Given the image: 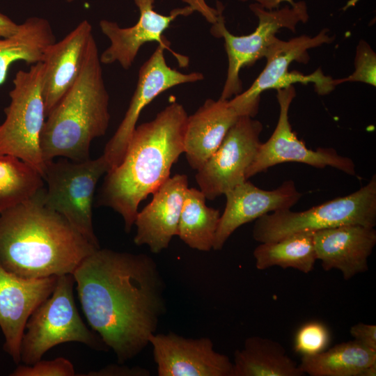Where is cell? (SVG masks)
Masks as SVG:
<instances>
[{
  "instance_id": "1",
  "label": "cell",
  "mask_w": 376,
  "mask_h": 376,
  "mask_svg": "<svg viewBox=\"0 0 376 376\" xmlns=\"http://www.w3.org/2000/svg\"><path fill=\"white\" fill-rule=\"evenodd\" d=\"M89 325L123 363L149 344L166 313L165 283L144 253L97 249L73 272Z\"/></svg>"
},
{
  "instance_id": "2",
  "label": "cell",
  "mask_w": 376,
  "mask_h": 376,
  "mask_svg": "<svg viewBox=\"0 0 376 376\" xmlns=\"http://www.w3.org/2000/svg\"><path fill=\"white\" fill-rule=\"evenodd\" d=\"M44 189L0 214V265L23 278L73 274L99 249L44 205Z\"/></svg>"
},
{
  "instance_id": "3",
  "label": "cell",
  "mask_w": 376,
  "mask_h": 376,
  "mask_svg": "<svg viewBox=\"0 0 376 376\" xmlns=\"http://www.w3.org/2000/svg\"><path fill=\"white\" fill-rule=\"evenodd\" d=\"M187 118L185 107L173 102L152 120L136 125L122 161L105 174L98 204L121 215L127 233L140 203L171 177L184 153Z\"/></svg>"
},
{
  "instance_id": "4",
  "label": "cell",
  "mask_w": 376,
  "mask_h": 376,
  "mask_svg": "<svg viewBox=\"0 0 376 376\" xmlns=\"http://www.w3.org/2000/svg\"><path fill=\"white\" fill-rule=\"evenodd\" d=\"M101 64L92 35L78 78L45 118L40 140L45 163L61 157L88 160L91 142L106 134L109 95Z\"/></svg>"
},
{
  "instance_id": "5",
  "label": "cell",
  "mask_w": 376,
  "mask_h": 376,
  "mask_svg": "<svg viewBox=\"0 0 376 376\" xmlns=\"http://www.w3.org/2000/svg\"><path fill=\"white\" fill-rule=\"evenodd\" d=\"M347 224L376 225V175L357 191L301 212L290 209L265 214L256 220L253 239L277 241L292 234L314 233Z\"/></svg>"
},
{
  "instance_id": "6",
  "label": "cell",
  "mask_w": 376,
  "mask_h": 376,
  "mask_svg": "<svg viewBox=\"0 0 376 376\" xmlns=\"http://www.w3.org/2000/svg\"><path fill=\"white\" fill-rule=\"evenodd\" d=\"M75 284L72 274L58 276L51 295L30 315L21 343L24 364H34L51 348L63 343H81L96 350L108 349L81 320L74 299Z\"/></svg>"
},
{
  "instance_id": "7",
  "label": "cell",
  "mask_w": 376,
  "mask_h": 376,
  "mask_svg": "<svg viewBox=\"0 0 376 376\" xmlns=\"http://www.w3.org/2000/svg\"><path fill=\"white\" fill-rule=\"evenodd\" d=\"M249 8L258 17V24L249 35L238 36L228 31L222 15L223 6L219 2L217 9L206 17L212 24L210 33L214 37L224 38L228 56L226 79L220 97L222 100H230L242 92L240 70L265 56L276 38V33L281 29L295 32L299 22L305 23L308 19L304 1L295 2L293 5L272 10L266 9L258 3H251Z\"/></svg>"
},
{
  "instance_id": "8",
  "label": "cell",
  "mask_w": 376,
  "mask_h": 376,
  "mask_svg": "<svg viewBox=\"0 0 376 376\" xmlns=\"http://www.w3.org/2000/svg\"><path fill=\"white\" fill-rule=\"evenodd\" d=\"M43 71V63L39 62L16 73L9 93L10 102L4 109L6 118L0 124V154L19 159L42 177L45 164L40 143L45 120Z\"/></svg>"
},
{
  "instance_id": "9",
  "label": "cell",
  "mask_w": 376,
  "mask_h": 376,
  "mask_svg": "<svg viewBox=\"0 0 376 376\" xmlns=\"http://www.w3.org/2000/svg\"><path fill=\"white\" fill-rule=\"evenodd\" d=\"M109 171L102 155L95 159L75 162L66 158L45 162L44 205L62 215L79 233L100 247L93 225V201L100 178Z\"/></svg>"
},
{
  "instance_id": "10",
  "label": "cell",
  "mask_w": 376,
  "mask_h": 376,
  "mask_svg": "<svg viewBox=\"0 0 376 376\" xmlns=\"http://www.w3.org/2000/svg\"><path fill=\"white\" fill-rule=\"evenodd\" d=\"M327 32V29H322L315 36L304 35L287 41L276 37L264 56L267 63L263 70L247 90L228 100L230 105L240 116L253 118L258 111L260 95L267 90L278 91L297 83H313L318 94L330 93L335 87L333 79L325 76L320 69L308 75L288 71L292 62L306 63L308 61V49L331 42L334 37L329 36Z\"/></svg>"
},
{
  "instance_id": "11",
  "label": "cell",
  "mask_w": 376,
  "mask_h": 376,
  "mask_svg": "<svg viewBox=\"0 0 376 376\" xmlns=\"http://www.w3.org/2000/svg\"><path fill=\"white\" fill-rule=\"evenodd\" d=\"M263 128L253 117L240 116L217 150L196 171V182L207 199L214 200L247 180L246 172L261 143Z\"/></svg>"
},
{
  "instance_id": "12",
  "label": "cell",
  "mask_w": 376,
  "mask_h": 376,
  "mask_svg": "<svg viewBox=\"0 0 376 376\" xmlns=\"http://www.w3.org/2000/svg\"><path fill=\"white\" fill-rule=\"evenodd\" d=\"M296 95L293 86L277 91L279 116L275 130L269 139L261 143L256 157L246 172V179L266 171L269 168L283 162H299L316 168L331 166L348 175L356 174L352 159L339 155L334 148H308L292 132L288 113Z\"/></svg>"
},
{
  "instance_id": "13",
  "label": "cell",
  "mask_w": 376,
  "mask_h": 376,
  "mask_svg": "<svg viewBox=\"0 0 376 376\" xmlns=\"http://www.w3.org/2000/svg\"><path fill=\"white\" fill-rule=\"evenodd\" d=\"M164 49L158 45L139 69L136 87L128 109L114 134L107 142L102 154L109 170L122 161L140 114L148 104L171 88L204 79L201 72L182 73L169 67L164 57Z\"/></svg>"
},
{
  "instance_id": "14",
  "label": "cell",
  "mask_w": 376,
  "mask_h": 376,
  "mask_svg": "<svg viewBox=\"0 0 376 376\" xmlns=\"http://www.w3.org/2000/svg\"><path fill=\"white\" fill-rule=\"evenodd\" d=\"M139 10L137 22L130 27H120L116 22L102 19L101 31L110 41V45L100 55L102 64L118 62L123 69L128 70L134 63L141 46L146 42H157L175 56L180 66L188 65L187 56L175 53L170 43L164 37V31L177 17L187 16L196 11L194 5L173 9L169 15H163L154 10L155 0H134Z\"/></svg>"
},
{
  "instance_id": "15",
  "label": "cell",
  "mask_w": 376,
  "mask_h": 376,
  "mask_svg": "<svg viewBox=\"0 0 376 376\" xmlns=\"http://www.w3.org/2000/svg\"><path fill=\"white\" fill-rule=\"evenodd\" d=\"M159 376H232L233 362L214 350L211 339L189 338L173 332L149 338Z\"/></svg>"
},
{
  "instance_id": "16",
  "label": "cell",
  "mask_w": 376,
  "mask_h": 376,
  "mask_svg": "<svg viewBox=\"0 0 376 376\" xmlns=\"http://www.w3.org/2000/svg\"><path fill=\"white\" fill-rule=\"evenodd\" d=\"M58 276L26 279L0 265V327L4 350L15 363L21 361V343L34 310L54 291Z\"/></svg>"
},
{
  "instance_id": "17",
  "label": "cell",
  "mask_w": 376,
  "mask_h": 376,
  "mask_svg": "<svg viewBox=\"0 0 376 376\" xmlns=\"http://www.w3.org/2000/svg\"><path fill=\"white\" fill-rule=\"evenodd\" d=\"M226 203L220 216L213 246L221 250L229 237L242 225L277 210L290 209L301 197L292 180L273 190H264L245 180L225 194Z\"/></svg>"
},
{
  "instance_id": "18",
  "label": "cell",
  "mask_w": 376,
  "mask_h": 376,
  "mask_svg": "<svg viewBox=\"0 0 376 376\" xmlns=\"http://www.w3.org/2000/svg\"><path fill=\"white\" fill-rule=\"evenodd\" d=\"M188 178L176 174L167 179L152 194V199L138 212L134 242L146 245L151 252L159 253L169 246L178 235V224L185 194L189 187Z\"/></svg>"
},
{
  "instance_id": "19",
  "label": "cell",
  "mask_w": 376,
  "mask_h": 376,
  "mask_svg": "<svg viewBox=\"0 0 376 376\" xmlns=\"http://www.w3.org/2000/svg\"><path fill=\"white\" fill-rule=\"evenodd\" d=\"M313 239L316 258L323 269H338L349 280L368 269L376 230L374 227L347 224L315 231Z\"/></svg>"
},
{
  "instance_id": "20",
  "label": "cell",
  "mask_w": 376,
  "mask_h": 376,
  "mask_svg": "<svg viewBox=\"0 0 376 376\" xmlns=\"http://www.w3.org/2000/svg\"><path fill=\"white\" fill-rule=\"evenodd\" d=\"M92 35L91 24L83 20L46 49L42 85L45 118L78 78Z\"/></svg>"
},
{
  "instance_id": "21",
  "label": "cell",
  "mask_w": 376,
  "mask_h": 376,
  "mask_svg": "<svg viewBox=\"0 0 376 376\" xmlns=\"http://www.w3.org/2000/svg\"><path fill=\"white\" fill-rule=\"evenodd\" d=\"M240 116L228 100L207 99L188 116L184 138V153L189 165L199 169L220 146Z\"/></svg>"
},
{
  "instance_id": "22",
  "label": "cell",
  "mask_w": 376,
  "mask_h": 376,
  "mask_svg": "<svg viewBox=\"0 0 376 376\" xmlns=\"http://www.w3.org/2000/svg\"><path fill=\"white\" fill-rule=\"evenodd\" d=\"M232 376H302L285 348L274 340L251 336L235 352Z\"/></svg>"
},
{
  "instance_id": "23",
  "label": "cell",
  "mask_w": 376,
  "mask_h": 376,
  "mask_svg": "<svg viewBox=\"0 0 376 376\" xmlns=\"http://www.w3.org/2000/svg\"><path fill=\"white\" fill-rule=\"evenodd\" d=\"M56 42V37L49 21L32 17L19 24L13 35L0 38V86L15 61H23L27 64L42 62L47 47Z\"/></svg>"
},
{
  "instance_id": "24",
  "label": "cell",
  "mask_w": 376,
  "mask_h": 376,
  "mask_svg": "<svg viewBox=\"0 0 376 376\" xmlns=\"http://www.w3.org/2000/svg\"><path fill=\"white\" fill-rule=\"evenodd\" d=\"M376 363V351L356 340L341 343L313 355L302 356L299 364L311 376H360Z\"/></svg>"
},
{
  "instance_id": "25",
  "label": "cell",
  "mask_w": 376,
  "mask_h": 376,
  "mask_svg": "<svg viewBox=\"0 0 376 376\" xmlns=\"http://www.w3.org/2000/svg\"><path fill=\"white\" fill-rule=\"evenodd\" d=\"M207 198L196 188L188 187L180 217L178 236L190 248L213 249L220 212L206 205Z\"/></svg>"
},
{
  "instance_id": "26",
  "label": "cell",
  "mask_w": 376,
  "mask_h": 376,
  "mask_svg": "<svg viewBox=\"0 0 376 376\" xmlns=\"http://www.w3.org/2000/svg\"><path fill=\"white\" fill-rule=\"evenodd\" d=\"M253 257L260 270L279 266L308 274L317 260L313 233H295L277 241L260 243L254 249Z\"/></svg>"
},
{
  "instance_id": "27",
  "label": "cell",
  "mask_w": 376,
  "mask_h": 376,
  "mask_svg": "<svg viewBox=\"0 0 376 376\" xmlns=\"http://www.w3.org/2000/svg\"><path fill=\"white\" fill-rule=\"evenodd\" d=\"M43 186L42 175L33 167L0 154V214L32 197Z\"/></svg>"
},
{
  "instance_id": "28",
  "label": "cell",
  "mask_w": 376,
  "mask_h": 376,
  "mask_svg": "<svg viewBox=\"0 0 376 376\" xmlns=\"http://www.w3.org/2000/svg\"><path fill=\"white\" fill-rule=\"evenodd\" d=\"M329 341L330 334L326 325L312 321L304 324L297 331L294 350L302 356L313 355L324 351Z\"/></svg>"
},
{
  "instance_id": "29",
  "label": "cell",
  "mask_w": 376,
  "mask_h": 376,
  "mask_svg": "<svg viewBox=\"0 0 376 376\" xmlns=\"http://www.w3.org/2000/svg\"><path fill=\"white\" fill-rule=\"evenodd\" d=\"M354 71L349 77L340 79H333L334 86L347 81H359L376 86V54L370 46L365 41H360L356 51Z\"/></svg>"
},
{
  "instance_id": "30",
  "label": "cell",
  "mask_w": 376,
  "mask_h": 376,
  "mask_svg": "<svg viewBox=\"0 0 376 376\" xmlns=\"http://www.w3.org/2000/svg\"><path fill=\"white\" fill-rule=\"evenodd\" d=\"M75 375L72 363L63 357L50 361L40 359L33 365H21L10 374L13 376H74Z\"/></svg>"
},
{
  "instance_id": "31",
  "label": "cell",
  "mask_w": 376,
  "mask_h": 376,
  "mask_svg": "<svg viewBox=\"0 0 376 376\" xmlns=\"http://www.w3.org/2000/svg\"><path fill=\"white\" fill-rule=\"evenodd\" d=\"M350 332L354 340L376 351L375 324L359 322L350 328Z\"/></svg>"
},
{
  "instance_id": "32",
  "label": "cell",
  "mask_w": 376,
  "mask_h": 376,
  "mask_svg": "<svg viewBox=\"0 0 376 376\" xmlns=\"http://www.w3.org/2000/svg\"><path fill=\"white\" fill-rule=\"evenodd\" d=\"M87 375H116V376H148L150 372L146 368L141 367L130 368L127 366H118L116 365H109L96 372L90 373Z\"/></svg>"
},
{
  "instance_id": "33",
  "label": "cell",
  "mask_w": 376,
  "mask_h": 376,
  "mask_svg": "<svg viewBox=\"0 0 376 376\" xmlns=\"http://www.w3.org/2000/svg\"><path fill=\"white\" fill-rule=\"evenodd\" d=\"M19 24L14 22L6 15L0 13V38L14 34L18 29Z\"/></svg>"
},
{
  "instance_id": "34",
  "label": "cell",
  "mask_w": 376,
  "mask_h": 376,
  "mask_svg": "<svg viewBox=\"0 0 376 376\" xmlns=\"http://www.w3.org/2000/svg\"><path fill=\"white\" fill-rule=\"evenodd\" d=\"M242 1H246L249 0H240ZM254 1L256 3H258L263 8L268 9V10H272L275 8H279V6L281 3L284 2H288L290 5H293L295 3V1L293 0H252Z\"/></svg>"
},
{
  "instance_id": "35",
  "label": "cell",
  "mask_w": 376,
  "mask_h": 376,
  "mask_svg": "<svg viewBox=\"0 0 376 376\" xmlns=\"http://www.w3.org/2000/svg\"><path fill=\"white\" fill-rule=\"evenodd\" d=\"M376 375V363L366 368L360 374V376H375Z\"/></svg>"
},
{
  "instance_id": "36",
  "label": "cell",
  "mask_w": 376,
  "mask_h": 376,
  "mask_svg": "<svg viewBox=\"0 0 376 376\" xmlns=\"http://www.w3.org/2000/svg\"><path fill=\"white\" fill-rule=\"evenodd\" d=\"M67 1H68V2H71V1H74V0H67Z\"/></svg>"
}]
</instances>
